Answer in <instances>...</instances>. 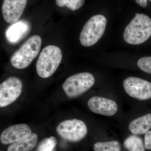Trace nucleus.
<instances>
[{
    "label": "nucleus",
    "instance_id": "1",
    "mask_svg": "<svg viewBox=\"0 0 151 151\" xmlns=\"http://www.w3.org/2000/svg\"><path fill=\"white\" fill-rule=\"evenodd\" d=\"M151 36V19L143 14H135V17L125 28L124 40L131 45L144 43Z\"/></svg>",
    "mask_w": 151,
    "mask_h": 151
},
{
    "label": "nucleus",
    "instance_id": "2",
    "mask_svg": "<svg viewBox=\"0 0 151 151\" xmlns=\"http://www.w3.org/2000/svg\"><path fill=\"white\" fill-rule=\"evenodd\" d=\"M41 45V38L39 36L30 37L11 57L12 65L20 69L28 67L37 56Z\"/></svg>",
    "mask_w": 151,
    "mask_h": 151
},
{
    "label": "nucleus",
    "instance_id": "3",
    "mask_svg": "<svg viewBox=\"0 0 151 151\" xmlns=\"http://www.w3.org/2000/svg\"><path fill=\"white\" fill-rule=\"evenodd\" d=\"M62 52L59 47L50 45L42 50L37 62V72L42 78L50 77L56 71L62 61Z\"/></svg>",
    "mask_w": 151,
    "mask_h": 151
},
{
    "label": "nucleus",
    "instance_id": "4",
    "mask_svg": "<svg viewBox=\"0 0 151 151\" xmlns=\"http://www.w3.org/2000/svg\"><path fill=\"white\" fill-rule=\"evenodd\" d=\"M107 25V19L103 15L92 16L82 29L79 40L82 45L90 47L95 44L103 36Z\"/></svg>",
    "mask_w": 151,
    "mask_h": 151
},
{
    "label": "nucleus",
    "instance_id": "5",
    "mask_svg": "<svg viewBox=\"0 0 151 151\" xmlns=\"http://www.w3.org/2000/svg\"><path fill=\"white\" fill-rule=\"evenodd\" d=\"M95 79L91 73L84 72L68 78L63 85L65 94L70 98L78 97L94 85Z\"/></svg>",
    "mask_w": 151,
    "mask_h": 151
},
{
    "label": "nucleus",
    "instance_id": "6",
    "mask_svg": "<svg viewBox=\"0 0 151 151\" xmlns=\"http://www.w3.org/2000/svg\"><path fill=\"white\" fill-rule=\"evenodd\" d=\"M56 132L65 140L76 142L86 137L87 128L83 121L73 119L61 122L57 127Z\"/></svg>",
    "mask_w": 151,
    "mask_h": 151
},
{
    "label": "nucleus",
    "instance_id": "7",
    "mask_svg": "<svg viewBox=\"0 0 151 151\" xmlns=\"http://www.w3.org/2000/svg\"><path fill=\"white\" fill-rule=\"evenodd\" d=\"M22 83L19 78L11 76L0 85V107L10 105L19 97L22 89Z\"/></svg>",
    "mask_w": 151,
    "mask_h": 151
},
{
    "label": "nucleus",
    "instance_id": "8",
    "mask_svg": "<svg viewBox=\"0 0 151 151\" xmlns=\"http://www.w3.org/2000/svg\"><path fill=\"white\" fill-rule=\"evenodd\" d=\"M125 91L130 97L140 100L151 98V83L142 78L129 77L123 81Z\"/></svg>",
    "mask_w": 151,
    "mask_h": 151
},
{
    "label": "nucleus",
    "instance_id": "9",
    "mask_svg": "<svg viewBox=\"0 0 151 151\" xmlns=\"http://www.w3.org/2000/svg\"><path fill=\"white\" fill-rule=\"evenodd\" d=\"M27 0H4L2 12L4 19L9 24L18 21L25 8Z\"/></svg>",
    "mask_w": 151,
    "mask_h": 151
},
{
    "label": "nucleus",
    "instance_id": "10",
    "mask_svg": "<svg viewBox=\"0 0 151 151\" xmlns=\"http://www.w3.org/2000/svg\"><path fill=\"white\" fill-rule=\"evenodd\" d=\"M88 106L93 113L105 116H113L118 111V105L115 101L98 96L90 98L88 102Z\"/></svg>",
    "mask_w": 151,
    "mask_h": 151
},
{
    "label": "nucleus",
    "instance_id": "11",
    "mask_svg": "<svg viewBox=\"0 0 151 151\" xmlns=\"http://www.w3.org/2000/svg\"><path fill=\"white\" fill-rule=\"evenodd\" d=\"M32 134L31 129L27 124H17L4 130L1 134L0 140L3 145H9L27 138Z\"/></svg>",
    "mask_w": 151,
    "mask_h": 151
},
{
    "label": "nucleus",
    "instance_id": "12",
    "mask_svg": "<svg viewBox=\"0 0 151 151\" xmlns=\"http://www.w3.org/2000/svg\"><path fill=\"white\" fill-rule=\"evenodd\" d=\"M30 27L29 23L25 21L17 22L6 31V37L10 43H16L27 34Z\"/></svg>",
    "mask_w": 151,
    "mask_h": 151
},
{
    "label": "nucleus",
    "instance_id": "13",
    "mask_svg": "<svg viewBox=\"0 0 151 151\" xmlns=\"http://www.w3.org/2000/svg\"><path fill=\"white\" fill-rule=\"evenodd\" d=\"M129 130L134 135L145 134L151 129V113L146 114L132 121Z\"/></svg>",
    "mask_w": 151,
    "mask_h": 151
},
{
    "label": "nucleus",
    "instance_id": "14",
    "mask_svg": "<svg viewBox=\"0 0 151 151\" xmlns=\"http://www.w3.org/2000/svg\"><path fill=\"white\" fill-rule=\"evenodd\" d=\"M37 141V135L32 133L29 137L13 143L9 146L7 151H29L35 147Z\"/></svg>",
    "mask_w": 151,
    "mask_h": 151
},
{
    "label": "nucleus",
    "instance_id": "15",
    "mask_svg": "<svg viewBox=\"0 0 151 151\" xmlns=\"http://www.w3.org/2000/svg\"><path fill=\"white\" fill-rule=\"evenodd\" d=\"M124 147L129 151H145V142L136 135L130 136L124 141Z\"/></svg>",
    "mask_w": 151,
    "mask_h": 151
},
{
    "label": "nucleus",
    "instance_id": "16",
    "mask_svg": "<svg viewBox=\"0 0 151 151\" xmlns=\"http://www.w3.org/2000/svg\"><path fill=\"white\" fill-rule=\"evenodd\" d=\"M94 151H121V145L117 141L98 142L94 144Z\"/></svg>",
    "mask_w": 151,
    "mask_h": 151
},
{
    "label": "nucleus",
    "instance_id": "17",
    "mask_svg": "<svg viewBox=\"0 0 151 151\" xmlns=\"http://www.w3.org/2000/svg\"><path fill=\"white\" fill-rule=\"evenodd\" d=\"M58 6H67L71 11H74L80 9L84 3V0H55Z\"/></svg>",
    "mask_w": 151,
    "mask_h": 151
},
{
    "label": "nucleus",
    "instance_id": "18",
    "mask_svg": "<svg viewBox=\"0 0 151 151\" xmlns=\"http://www.w3.org/2000/svg\"><path fill=\"white\" fill-rule=\"evenodd\" d=\"M57 144V140L54 137L46 138L40 143L37 151H54Z\"/></svg>",
    "mask_w": 151,
    "mask_h": 151
},
{
    "label": "nucleus",
    "instance_id": "19",
    "mask_svg": "<svg viewBox=\"0 0 151 151\" xmlns=\"http://www.w3.org/2000/svg\"><path fill=\"white\" fill-rule=\"evenodd\" d=\"M138 67L144 72L151 74V57H144L138 60Z\"/></svg>",
    "mask_w": 151,
    "mask_h": 151
},
{
    "label": "nucleus",
    "instance_id": "20",
    "mask_svg": "<svg viewBox=\"0 0 151 151\" xmlns=\"http://www.w3.org/2000/svg\"><path fill=\"white\" fill-rule=\"evenodd\" d=\"M145 144L146 149L151 150V130L147 132L145 135Z\"/></svg>",
    "mask_w": 151,
    "mask_h": 151
},
{
    "label": "nucleus",
    "instance_id": "21",
    "mask_svg": "<svg viewBox=\"0 0 151 151\" xmlns=\"http://www.w3.org/2000/svg\"><path fill=\"white\" fill-rule=\"evenodd\" d=\"M148 0H135L136 3L139 5L142 6L144 8H145L147 7V5ZM151 1V0H150Z\"/></svg>",
    "mask_w": 151,
    "mask_h": 151
}]
</instances>
